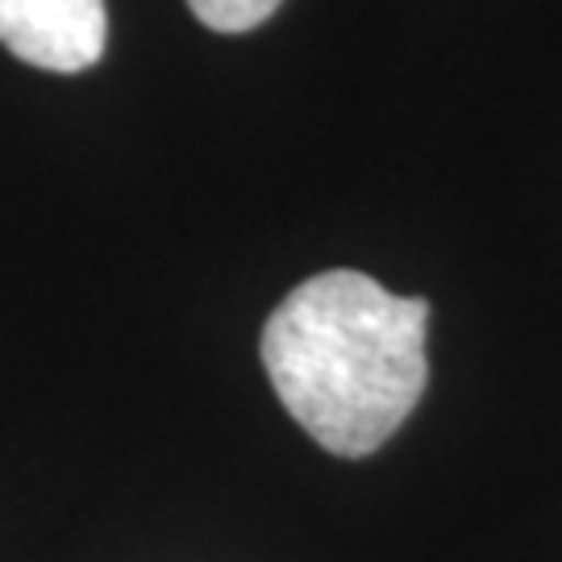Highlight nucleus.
Segmentation results:
<instances>
[{"label": "nucleus", "instance_id": "f257e3e1", "mask_svg": "<svg viewBox=\"0 0 562 562\" xmlns=\"http://www.w3.org/2000/svg\"><path fill=\"white\" fill-rule=\"evenodd\" d=\"M429 301L396 296L362 271H322L262 325V367L283 408L329 454H375L429 380Z\"/></svg>", "mask_w": 562, "mask_h": 562}, {"label": "nucleus", "instance_id": "f03ea898", "mask_svg": "<svg viewBox=\"0 0 562 562\" xmlns=\"http://www.w3.org/2000/svg\"><path fill=\"white\" fill-rule=\"evenodd\" d=\"M104 0H0V42L42 71H83L104 55Z\"/></svg>", "mask_w": 562, "mask_h": 562}, {"label": "nucleus", "instance_id": "7ed1b4c3", "mask_svg": "<svg viewBox=\"0 0 562 562\" xmlns=\"http://www.w3.org/2000/svg\"><path fill=\"white\" fill-rule=\"evenodd\" d=\"M283 0H188V9L196 13L217 34H246L280 9Z\"/></svg>", "mask_w": 562, "mask_h": 562}]
</instances>
